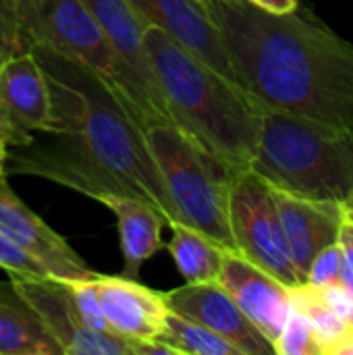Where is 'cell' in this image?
<instances>
[{
    "instance_id": "cell-1",
    "label": "cell",
    "mask_w": 353,
    "mask_h": 355,
    "mask_svg": "<svg viewBox=\"0 0 353 355\" xmlns=\"http://www.w3.org/2000/svg\"><path fill=\"white\" fill-rule=\"evenodd\" d=\"M37 58L52 102V129L8 146L6 171L54 181L94 200L135 196L152 202L173 223L160 173L144 129L125 102L83 62L44 44Z\"/></svg>"
},
{
    "instance_id": "cell-2",
    "label": "cell",
    "mask_w": 353,
    "mask_h": 355,
    "mask_svg": "<svg viewBox=\"0 0 353 355\" xmlns=\"http://www.w3.org/2000/svg\"><path fill=\"white\" fill-rule=\"evenodd\" d=\"M237 83L262 106L353 131V44L312 10L268 12L248 0H200Z\"/></svg>"
},
{
    "instance_id": "cell-3",
    "label": "cell",
    "mask_w": 353,
    "mask_h": 355,
    "mask_svg": "<svg viewBox=\"0 0 353 355\" xmlns=\"http://www.w3.org/2000/svg\"><path fill=\"white\" fill-rule=\"evenodd\" d=\"M144 40L171 123L233 173L250 168L262 106L164 31L148 25Z\"/></svg>"
},
{
    "instance_id": "cell-4",
    "label": "cell",
    "mask_w": 353,
    "mask_h": 355,
    "mask_svg": "<svg viewBox=\"0 0 353 355\" xmlns=\"http://www.w3.org/2000/svg\"><path fill=\"white\" fill-rule=\"evenodd\" d=\"M250 171L300 198L345 202L353 198V131L262 108Z\"/></svg>"
},
{
    "instance_id": "cell-5",
    "label": "cell",
    "mask_w": 353,
    "mask_h": 355,
    "mask_svg": "<svg viewBox=\"0 0 353 355\" xmlns=\"http://www.w3.org/2000/svg\"><path fill=\"white\" fill-rule=\"evenodd\" d=\"M144 137L166 189L173 223L187 225L223 248L235 250L229 229V191L235 173L173 123H154L144 129Z\"/></svg>"
},
{
    "instance_id": "cell-6",
    "label": "cell",
    "mask_w": 353,
    "mask_h": 355,
    "mask_svg": "<svg viewBox=\"0 0 353 355\" xmlns=\"http://www.w3.org/2000/svg\"><path fill=\"white\" fill-rule=\"evenodd\" d=\"M15 10L25 48L44 44L83 62L106 81L139 123L123 67L102 27L81 0H15Z\"/></svg>"
},
{
    "instance_id": "cell-7",
    "label": "cell",
    "mask_w": 353,
    "mask_h": 355,
    "mask_svg": "<svg viewBox=\"0 0 353 355\" xmlns=\"http://www.w3.org/2000/svg\"><path fill=\"white\" fill-rule=\"evenodd\" d=\"M229 229L235 250L287 287L302 285L283 235L270 185L254 171H237L229 191Z\"/></svg>"
},
{
    "instance_id": "cell-8",
    "label": "cell",
    "mask_w": 353,
    "mask_h": 355,
    "mask_svg": "<svg viewBox=\"0 0 353 355\" xmlns=\"http://www.w3.org/2000/svg\"><path fill=\"white\" fill-rule=\"evenodd\" d=\"M81 2L89 8V12L102 27L112 52L123 67L141 127L148 129L154 123H171L156 81L152 58L146 48L144 33L148 23L144 21V17L129 4V0Z\"/></svg>"
},
{
    "instance_id": "cell-9",
    "label": "cell",
    "mask_w": 353,
    "mask_h": 355,
    "mask_svg": "<svg viewBox=\"0 0 353 355\" xmlns=\"http://www.w3.org/2000/svg\"><path fill=\"white\" fill-rule=\"evenodd\" d=\"M10 283L37 314L62 355H141V343L85 327L67 281L52 277H10Z\"/></svg>"
},
{
    "instance_id": "cell-10",
    "label": "cell",
    "mask_w": 353,
    "mask_h": 355,
    "mask_svg": "<svg viewBox=\"0 0 353 355\" xmlns=\"http://www.w3.org/2000/svg\"><path fill=\"white\" fill-rule=\"evenodd\" d=\"M0 231L58 281H92L96 272L52 227L31 212L0 175Z\"/></svg>"
},
{
    "instance_id": "cell-11",
    "label": "cell",
    "mask_w": 353,
    "mask_h": 355,
    "mask_svg": "<svg viewBox=\"0 0 353 355\" xmlns=\"http://www.w3.org/2000/svg\"><path fill=\"white\" fill-rule=\"evenodd\" d=\"M171 312L185 316L229 343L243 355H273V343L250 322L221 283H185L164 293Z\"/></svg>"
},
{
    "instance_id": "cell-12",
    "label": "cell",
    "mask_w": 353,
    "mask_h": 355,
    "mask_svg": "<svg viewBox=\"0 0 353 355\" xmlns=\"http://www.w3.org/2000/svg\"><path fill=\"white\" fill-rule=\"evenodd\" d=\"M218 283L250 322L275 345L291 314V287L252 264L235 250L225 252Z\"/></svg>"
},
{
    "instance_id": "cell-13",
    "label": "cell",
    "mask_w": 353,
    "mask_h": 355,
    "mask_svg": "<svg viewBox=\"0 0 353 355\" xmlns=\"http://www.w3.org/2000/svg\"><path fill=\"white\" fill-rule=\"evenodd\" d=\"M0 110L10 127L12 144L52 129V102L44 71L31 50H21L0 64Z\"/></svg>"
},
{
    "instance_id": "cell-14",
    "label": "cell",
    "mask_w": 353,
    "mask_h": 355,
    "mask_svg": "<svg viewBox=\"0 0 353 355\" xmlns=\"http://www.w3.org/2000/svg\"><path fill=\"white\" fill-rule=\"evenodd\" d=\"M129 4L148 25L164 31L198 60L237 83L221 35L200 0H129Z\"/></svg>"
},
{
    "instance_id": "cell-15",
    "label": "cell",
    "mask_w": 353,
    "mask_h": 355,
    "mask_svg": "<svg viewBox=\"0 0 353 355\" xmlns=\"http://www.w3.org/2000/svg\"><path fill=\"white\" fill-rule=\"evenodd\" d=\"M270 189L291 254V262L304 285L314 258L327 245L337 241L343 223V206L341 202L308 200L275 187Z\"/></svg>"
},
{
    "instance_id": "cell-16",
    "label": "cell",
    "mask_w": 353,
    "mask_h": 355,
    "mask_svg": "<svg viewBox=\"0 0 353 355\" xmlns=\"http://www.w3.org/2000/svg\"><path fill=\"white\" fill-rule=\"evenodd\" d=\"M96 295L114 335L133 343L160 337L169 314L164 293L144 287L137 279L98 275Z\"/></svg>"
},
{
    "instance_id": "cell-17",
    "label": "cell",
    "mask_w": 353,
    "mask_h": 355,
    "mask_svg": "<svg viewBox=\"0 0 353 355\" xmlns=\"http://www.w3.org/2000/svg\"><path fill=\"white\" fill-rule=\"evenodd\" d=\"M117 218L123 252V277L137 279L144 262L154 258L162 248V229L166 216L148 200L135 196H106L100 200Z\"/></svg>"
},
{
    "instance_id": "cell-18",
    "label": "cell",
    "mask_w": 353,
    "mask_h": 355,
    "mask_svg": "<svg viewBox=\"0 0 353 355\" xmlns=\"http://www.w3.org/2000/svg\"><path fill=\"white\" fill-rule=\"evenodd\" d=\"M0 355H62L12 283H0Z\"/></svg>"
},
{
    "instance_id": "cell-19",
    "label": "cell",
    "mask_w": 353,
    "mask_h": 355,
    "mask_svg": "<svg viewBox=\"0 0 353 355\" xmlns=\"http://www.w3.org/2000/svg\"><path fill=\"white\" fill-rule=\"evenodd\" d=\"M171 229L173 237L164 248L171 252L185 283H218L227 248L187 225L173 223Z\"/></svg>"
},
{
    "instance_id": "cell-20",
    "label": "cell",
    "mask_w": 353,
    "mask_h": 355,
    "mask_svg": "<svg viewBox=\"0 0 353 355\" xmlns=\"http://www.w3.org/2000/svg\"><path fill=\"white\" fill-rule=\"evenodd\" d=\"M158 341L177 349L179 355H243L233 343L214 331L169 310Z\"/></svg>"
},
{
    "instance_id": "cell-21",
    "label": "cell",
    "mask_w": 353,
    "mask_h": 355,
    "mask_svg": "<svg viewBox=\"0 0 353 355\" xmlns=\"http://www.w3.org/2000/svg\"><path fill=\"white\" fill-rule=\"evenodd\" d=\"M273 347L279 355H322L312 320L295 308H291V314Z\"/></svg>"
},
{
    "instance_id": "cell-22",
    "label": "cell",
    "mask_w": 353,
    "mask_h": 355,
    "mask_svg": "<svg viewBox=\"0 0 353 355\" xmlns=\"http://www.w3.org/2000/svg\"><path fill=\"white\" fill-rule=\"evenodd\" d=\"M71 287V295H73V304L77 308V314L81 318V322L94 331H100V333H110V327L102 314V308L98 304V295H96V279L92 281H73L69 283ZM119 337V335H117ZM133 343V341H131Z\"/></svg>"
},
{
    "instance_id": "cell-23",
    "label": "cell",
    "mask_w": 353,
    "mask_h": 355,
    "mask_svg": "<svg viewBox=\"0 0 353 355\" xmlns=\"http://www.w3.org/2000/svg\"><path fill=\"white\" fill-rule=\"evenodd\" d=\"M308 285L318 287V289H333V287H341V248L339 243H331L327 245L312 262L310 270H308Z\"/></svg>"
},
{
    "instance_id": "cell-24",
    "label": "cell",
    "mask_w": 353,
    "mask_h": 355,
    "mask_svg": "<svg viewBox=\"0 0 353 355\" xmlns=\"http://www.w3.org/2000/svg\"><path fill=\"white\" fill-rule=\"evenodd\" d=\"M0 268L8 277H50L42 268V264H37L31 256H27L2 231H0Z\"/></svg>"
},
{
    "instance_id": "cell-25",
    "label": "cell",
    "mask_w": 353,
    "mask_h": 355,
    "mask_svg": "<svg viewBox=\"0 0 353 355\" xmlns=\"http://www.w3.org/2000/svg\"><path fill=\"white\" fill-rule=\"evenodd\" d=\"M341 248V283L353 295V218L343 214V223L337 235Z\"/></svg>"
},
{
    "instance_id": "cell-26",
    "label": "cell",
    "mask_w": 353,
    "mask_h": 355,
    "mask_svg": "<svg viewBox=\"0 0 353 355\" xmlns=\"http://www.w3.org/2000/svg\"><path fill=\"white\" fill-rule=\"evenodd\" d=\"M252 4H256L258 8L262 10H268V12H277V15H283V12H291L298 8L300 0H248Z\"/></svg>"
},
{
    "instance_id": "cell-27",
    "label": "cell",
    "mask_w": 353,
    "mask_h": 355,
    "mask_svg": "<svg viewBox=\"0 0 353 355\" xmlns=\"http://www.w3.org/2000/svg\"><path fill=\"white\" fill-rule=\"evenodd\" d=\"M6 156H8V139L0 135V175H6Z\"/></svg>"
},
{
    "instance_id": "cell-28",
    "label": "cell",
    "mask_w": 353,
    "mask_h": 355,
    "mask_svg": "<svg viewBox=\"0 0 353 355\" xmlns=\"http://www.w3.org/2000/svg\"><path fill=\"white\" fill-rule=\"evenodd\" d=\"M0 135H4V137L8 139V146L12 144V133H10V127H8V123H6L2 110H0Z\"/></svg>"
},
{
    "instance_id": "cell-29",
    "label": "cell",
    "mask_w": 353,
    "mask_h": 355,
    "mask_svg": "<svg viewBox=\"0 0 353 355\" xmlns=\"http://www.w3.org/2000/svg\"><path fill=\"white\" fill-rule=\"evenodd\" d=\"M341 206H343V214H345L347 218H353V198L341 202Z\"/></svg>"
}]
</instances>
